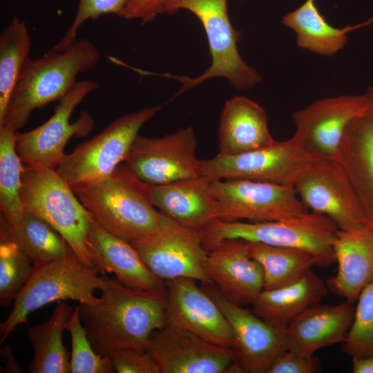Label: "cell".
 <instances>
[{
  "instance_id": "obj_1",
  "label": "cell",
  "mask_w": 373,
  "mask_h": 373,
  "mask_svg": "<svg viewBox=\"0 0 373 373\" xmlns=\"http://www.w3.org/2000/svg\"><path fill=\"white\" fill-rule=\"evenodd\" d=\"M98 300L79 303V316L95 351L110 356L119 350H146L153 332L166 325V295L106 278Z\"/></svg>"
},
{
  "instance_id": "obj_2",
  "label": "cell",
  "mask_w": 373,
  "mask_h": 373,
  "mask_svg": "<svg viewBox=\"0 0 373 373\" xmlns=\"http://www.w3.org/2000/svg\"><path fill=\"white\" fill-rule=\"evenodd\" d=\"M100 52L89 39L75 41L64 51L51 50L28 58L14 88L1 126L18 131L32 113L61 99L77 82L78 74L95 68Z\"/></svg>"
},
{
  "instance_id": "obj_3",
  "label": "cell",
  "mask_w": 373,
  "mask_h": 373,
  "mask_svg": "<svg viewBox=\"0 0 373 373\" xmlns=\"http://www.w3.org/2000/svg\"><path fill=\"white\" fill-rule=\"evenodd\" d=\"M146 186L120 164L108 178L72 189L94 222L130 242L155 233L169 218L155 209Z\"/></svg>"
},
{
  "instance_id": "obj_4",
  "label": "cell",
  "mask_w": 373,
  "mask_h": 373,
  "mask_svg": "<svg viewBox=\"0 0 373 373\" xmlns=\"http://www.w3.org/2000/svg\"><path fill=\"white\" fill-rule=\"evenodd\" d=\"M338 228L328 217L316 212L265 222L224 221L215 219L200 230L209 251L225 240L240 239L273 246L306 250L321 266L335 261L333 243Z\"/></svg>"
},
{
  "instance_id": "obj_5",
  "label": "cell",
  "mask_w": 373,
  "mask_h": 373,
  "mask_svg": "<svg viewBox=\"0 0 373 373\" xmlns=\"http://www.w3.org/2000/svg\"><path fill=\"white\" fill-rule=\"evenodd\" d=\"M106 278L71 251L60 258L35 266L33 272L14 300L7 318L0 324L1 343L19 325L27 323L32 312L54 301L77 300L93 304L94 293L103 288Z\"/></svg>"
},
{
  "instance_id": "obj_6",
  "label": "cell",
  "mask_w": 373,
  "mask_h": 373,
  "mask_svg": "<svg viewBox=\"0 0 373 373\" xmlns=\"http://www.w3.org/2000/svg\"><path fill=\"white\" fill-rule=\"evenodd\" d=\"M21 198L24 210L46 221L86 265L97 271L88 245L93 218L55 170L44 166L25 167Z\"/></svg>"
},
{
  "instance_id": "obj_7",
  "label": "cell",
  "mask_w": 373,
  "mask_h": 373,
  "mask_svg": "<svg viewBox=\"0 0 373 373\" xmlns=\"http://www.w3.org/2000/svg\"><path fill=\"white\" fill-rule=\"evenodd\" d=\"M180 9L189 10L201 21L212 61L208 69L197 77L162 74L163 77L182 83L176 95L213 77H224L239 89L251 88L261 80L260 74L239 55L237 43L242 38V32L235 30L229 21L227 0H166L164 12L173 13Z\"/></svg>"
},
{
  "instance_id": "obj_8",
  "label": "cell",
  "mask_w": 373,
  "mask_h": 373,
  "mask_svg": "<svg viewBox=\"0 0 373 373\" xmlns=\"http://www.w3.org/2000/svg\"><path fill=\"white\" fill-rule=\"evenodd\" d=\"M160 108H144L112 121L66 154L56 172L71 189L108 178L126 160L142 126Z\"/></svg>"
},
{
  "instance_id": "obj_9",
  "label": "cell",
  "mask_w": 373,
  "mask_h": 373,
  "mask_svg": "<svg viewBox=\"0 0 373 373\" xmlns=\"http://www.w3.org/2000/svg\"><path fill=\"white\" fill-rule=\"evenodd\" d=\"M99 87L97 82L77 81L73 88L59 100L53 115L39 126L25 133L16 132V150L28 166H44L55 170L66 154L67 142L72 137H84L93 130L95 121L84 111L77 119L70 122V116L83 99Z\"/></svg>"
},
{
  "instance_id": "obj_10",
  "label": "cell",
  "mask_w": 373,
  "mask_h": 373,
  "mask_svg": "<svg viewBox=\"0 0 373 373\" xmlns=\"http://www.w3.org/2000/svg\"><path fill=\"white\" fill-rule=\"evenodd\" d=\"M312 162L292 137L249 152L218 153L212 158L200 160L199 175L211 182L244 179L294 186L298 177Z\"/></svg>"
},
{
  "instance_id": "obj_11",
  "label": "cell",
  "mask_w": 373,
  "mask_h": 373,
  "mask_svg": "<svg viewBox=\"0 0 373 373\" xmlns=\"http://www.w3.org/2000/svg\"><path fill=\"white\" fill-rule=\"evenodd\" d=\"M211 183L217 201L218 220L272 221L309 211L294 186L244 179Z\"/></svg>"
},
{
  "instance_id": "obj_12",
  "label": "cell",
  "mask_w": 373,
  "mask_h": 373,
  "mask_svg": "<svg viewBox=\"0 0 373 373\" xmlns=\"http://www.w3.org/2000/svg\"><path fill=\"white\" fill-rule=\"evenodd\" d=\"M130 243L147 267L162 280L189 278L213 284L203 269L208 251L200 230L184 227L169 217L161 229Z\"/></svg>"
},
{
  "instance_id": "obj_13",
  "label": "cell",
  "mask_w": 373,
  "mask_h": 373,
  "mask_svg": "<svg viewBox=\"0 0 373 373\" xmlns=\"http://www.w3.org/2000/svg\"><path fill=\"white\" fill-rule=\"evenodd\" d=\"M366 102L365 94L316 100L293 113V137L312 162L338 161L345 132Z\"/></svg>"
},
{
  "instance_id": "obj_14",
  "label": "cell",
  "mask_w": 373,
  "mask_h": 373,
  "mask_svg": "<svg viewBox=\"0 0 373 373\" xmlns=\"http://www.w3.org/2000/svg\"><path fill=\"white\" fill-rule=\"evenodd\" d=\"M197 140L192 127L160 137L137 135L124 164L149 185L199 177Z\"/></svg>"
},
{
  "instance_id": "obj_15",
  "label": "cell",
  "mask_w": 373,
  "mask_h": 373,
  "mask_svg": "<svg viewBox=\"0 0 373 373\" xmlns=\"http://www.w3.org/2000/svg\"><path fill=\"white\" fill-rule=\"evenodd\" d=\"M146 351L160 373L242 372L231 347L169 325L153 332Z\"/></svg>"
},
{
  "instance_id": "obj_16",
  "label": "cell",
  "mask_w": 373,
  "mask_h": 373,
  "mask_svg": "<svg viewBox=\"0 0 373 373\" xmlns=\"http://www.w3.org/2000/svg\"><path fill=\"white\" fill-rule=\"evenodd\" d=\"M202 284L230 325L231 349L242 372L267 373L275 359L287 349L285 327L269 324L252 311L229 300L213 284Z\"/></svg>"
},
{
  "instance_id": "obj_17",
  "label": "cell",
  "mask_w": 373,
  "mask_h": 373,
  "mask_svg": "<svg viewBox=\"0 0 373 373\" xmlns=\"http://www.w3.org/2000/svg\"><path fill=\"white\" fill-rule=\"evenodd\" d=\"M294 188L307 209L326 216L338 229L365 225L350 182L338 161L312 162L298 177Z\"/></svg>"
},
{
  "instance_id": "obj_18",
  "label": "cell",
  "mask_w": 373,
  "mask_h": 373,
  "mask_svg": "<svg viewBox=\"0 0 373 373\" xmlns=\"http://www.w3.org/2000/svg\"><path fill=\"white\" fill-rule=\"evenodd\" d=\"M166 325L188 330L212 343L231 347L233 336L223 312L196 280L178 278L168 280Z\"/></svg>"
},
{
  "instance_id": "obj_19",
  "label": "cell",
  "mask_w": 373,
  "mask_h": 373,
  "mask_svg": "<svg viewBox=\"0 0 373 373\" xmlns=\"http://www.w3.org/2000/svg\"><path fill=\"white\" fill-rule=\"evenodd\" d=\"M365 94V106L345 132L338 162L350 182L364 224L373 230V86Z\"/></svg>"
},
{
  "instance_id": "obj_20",
  "label": "cell",
  "mask_w": 373,
  "mask_h": 373,
  "mask_svg": "<svg viewBox=\"0 0 373 373\" xmlns=\"http://www.w3.org/2000/svg\"><path fill=\"white\" fill-rule=\"evenodd\" d=\"M203 269L221 294L239 305H251L263 290L262 267L249 256L245 240L217 245L208 251Z\"/></svg>"
},
{
  "instance_id": "obj_21",
  "label": "cell",
  "mask_w": 373,
  "mask_h": 373,
  "mask_svg": "<svg viewBox=\"0 0 373 373\" xmlns=\"http://www.w3.org/2000/svg\"><path fill=\"white\" fill-rule=\"evenodd\" d=\"M146 192L153 205L180 224L201 230L217 218V201L211 181L199 176L149 185Z\"/></svg>"
},
{
  "instance_id": "obj_22",
  "label": "cell",
  "mask_w": 373,
  "mask_h": 373,
  "mask_svg": "<svg viewBox=\"0 0 373 373\" xmlns=\"http://www.w3.org/2000/svg\"><path fill=\"white\" fill-rule=\"evenodd\" d=\"M333 249L338 269L325 282L327 287L353 303L361 291L373 283V230L365 225L338 229Z\"/></svg>"
},
{
  "instance_id": "obj_23",
  "label": "cell",
  "mask_w": 373,
  "mask_h": 373,
  "mask_svg": "<svg viewBox=\"0 0 373 373\" xmlns=\"http://www.w3.org/2000/svg\"><path fill=\"white\" fill-rule=\"evenodd\" d=\"M88 245L97 271L113 273L126 287L167 294L164 280L147 267L131 243L108 233L93 220L88 235Z\"/></svg>"
},
{
  "instance_id": "obj_24",
  "label": "cell",
  "mask_w": 373,
  "mask_h": 373,
  "mask_svg": "<svg viewBox=\"0 0 373 373\" xmlns=\"http://www.w3.org/2000/svg\"><path fill=\"white\" fill-rule=\"evenodd\" d=\"M352 303L313 305L285 327L287 348L310 354L323 347L343 343L354 318Z\"/></svg>"
},
{
  "instance_id": "obj_25",
  "label": "cell",
  "mask_w": 373,
  "mask_h": 373,
  "mask_svg": "<svg viewBox=\"0 0 373 373\" xmlns=\"http://www.w3.org/2000/svg\"><path fill=\"white\" fill-rule=\"evenodd\" d=\"M219 153L236 155L262 149L274 140L267 126L265 110L243 96L228 100L223 108L218 130Z\"/></svg>"
},
{
  "instance_id": "obj_26",
  "label": "cell",
  "mask_w": 373,
  "mask_h": 373,
  "mask_svg": "<svg viewBox=\"0 0 373 373\" xmlns=\"http://www.w3.org/2000/svg\"><path fill=\"white\" fill-rule=\"evenodd\" d=\"M326 283L312 270L297 281L274 289H263L251 304L252 312L269 324L285 327L327 295Z\"/></svg>"
},
{
  "instance_id": "obj_27",
  "label": "cell",
  "mask_w": 373,
  "mask_h": 373,
  "mask_svg": "<svg viewBox=\"0 0 373 373\" xmlns=\"http://www.w3.org/2000/svg\"><path fill=\"white\" fill-rule=\"evenodd\" d=\"M282 22L296 32V44L300 48L331 56L345 46L349 32L370 25L373 18L361 24L334 28L318 10L315 0H306L299 8L285 15Z\"/></svg>"
},
{
  "instance_id": "obj_28",
  "label": "cell",
  "mask_w": 373,
  "mask_h": 373,
  "mask_svg": "<svg viewBox=\"0 0 373 373\" xmlns=\"http://www.w3.org/2000/svg\"><path fill=\"white\" fill-rule=\"evenodd\" d=\"M74 309L64 300L57 304L50 317L28 329L34 356L28 367L31 373H68L70 359L62 340L63 332Z\"/></svg>"
},
{
  "instance_id": "obj_29",
  "label": "cell",
  "mask_w": 373,
  "mask_h": 373,
  "mask_svg": "<svg viewBox=\"0 0 373 373\" xmlns=\"http://www.w3.org/2000/svg\"><path fill=\"white\" fill-rule=\"evenodd\" d=\"M249 256L263 270V289H274L293 283L314 266H321L313 254L298 248L247 242Z\"/></svg>"
},
{
  "instance_id": "obj_30",
  "label": "cell",
  "mask_w": 373,
  "mask_h": 373,
  "mask_svg": "<svg viewBox=\"0 0 373 373\" xmlns=\"http://www.w3.org/2000/svg\"><path fill=\"white\" fill-rule=\"evenodd\" d=\"M30 48L27 25L15 16L0 34V124Z\"/></svg>"
},
{
  "instance_id": "obj_31",
  "label": "cell",
  "mask_w": 373,
  "mask_h": 373,
  "mask_svg": "<svg viewBox=\"0 0 373 373\" xmlns=\"http://www.w3.org/2000/svg\"><path fill=\"white\" fill-rule=\"evenodd\" d=\"M6 224L10 236L27 254L34 266L73 251L52 227L30 211H24L16 226H11L7 221Z\"/></svg>"
},
{
  "instance_id": "obj_32",
  "label": "cell",
  "mask_w": 373,
  "mask_h": 373,
  "mask_svg": "<svg viewBox=\"0 0 373 373\" xmlns=\"http://www.w3.org/2000/svg\"><path fill=\"white\" fill-rule=\"evenodd\" d=\"M16 132L0 126V208L1 215L12 227L19 222L25 211L21 198L25 168L16 150Z\"/></svg>"
},
{
  "instance_id": "obj_33",
  "label": "cell",
  "mask_w": 373,
  "mask_h": 373,
  "mask_svg": "<svg viewBox=\"0 0 373 373\" xmlns=\"http://www.w3.org/2000/svg\"><path fill=\"white\" fill-rule=\"evenodd\" d=\"M35 266L10 236L5 218L0 220V299L1 304L15 299L32 275Z\"/></svg>"
},
{
  "instance_id": "obj_34",
  "label": "cell",
  "mask_w": 373,
  "mask_h": 373,
  "mask_svg": "<svg viewBox=\"0 0 373 373\" xmlns=\"http://www.w3.org/2000/svg\"><path fill=\"white\" fill-rule=\"evenodd\" d=\"M66 329L72 341L70 372L72 373L115 372L110 356L97 354L93 349L82 325L79 306H76L70 318Z\"/></svg>"
},
{
  "instance_id": "obj_35",
  "label": "cell",
  "mask_w": 373,
  "mask_h": 373,
  "mask_svg": "<svg viewBox=\"0 0 373 373\" xmlns=\"http://www.w3.org/2000/svg\"><path fill=\"white\" fill-rule=\"evenodd\" d=\"M357 300L343 350L351 357L373 356V283L361 291Z\"/></svg>"
},
{
  "instance_id": "obj_36",
  "label": "cell",
  "mask_w": 373,
  "mask_h": 373,
  "mask_svg": "<svg viewBox=\"0 0 373 373\" xmlns=\"http://www.w3.org/2000/svg\"><path fill=\"white\" fill-rule=\"evenodd\" d=\"M129 0H78L75 18L61 39L52 47V50L64 51L75 41L79 29L86 21L94 20L99 17L113 14L123 17Z\"/></svg>"
},
{
  "instance_id": "obj_37",
  "label": "cell",
  "mask_w": 373,
  "mask_h": 373,
  "mask_svg": "<svg viewBox=\"0 0 373 373\" xmlns=\"http://www.w3.org/2000/svg\"><path fill=\"white\" fill-rule=\"evenodd\" d=\"M118 373H160L155 362L146 350H119L110 355Z\"/></svg>"
},
{
  "instance_id": "obj_38",
  "label": "cell",
  "mask_w": 373,
  "mask_h": 373,
  "mask_svg": "<svg viewBox=\"0 0 373 373\" xmlns=\"http://www.w3.org/2000/svg\"><path fill=\"white\" fill-rule=\"evenodd\" d=\"M318 368L314 354L287 348L275 359L267 373H314Z\"/></svg>"
},
{
  "instance_id": "obj_39",
  "label": "cell",
  "mask_w": 373,
  "mask_h": 373,
  "mask_svg": "<svg viewBox=\"0 0 373 373\" xmlns=\"http://www.w3.org/2000/svg\"><path fill=\"white\" fill-rule=\"evenodd\" d=\"M166 0H129L124 10L125 19H140L144 23L153 21L164 12Z\"/></svg>"
},
{
  "instance_id": "obj_40",
  "label": "cell",
  "mask_w": 373,
  "mask_h": 373,
  "mask_svg": "<svg viewBox=\"0 0 373 373\" xmlns=\"http://www.w3.org/2000/svg\"><path fill=\"white\" fill-rule=\"evenodd\" d=\"M354 373H373V356L352 357Z\"/></svg>"
},
{
  "instance_id": "obj_41",
  "label": "cell",
  "mask_w": 373,
  "mask_h": 373,
  "mask_svg": "<svg viewBox=\"0 0 373 373\" xmlns=\"http://www.w3.org/2000/svg\"><path fill=\"white\" fill-rule=\"evenodd\" d=\"M1 353L6 358V367L8 372H21V369L15 358L12 350L9 345H6Z\"/></svg>"
}]
</instances>
